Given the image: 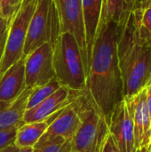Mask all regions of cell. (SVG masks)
Segmentation results:
<instances>
[{"label": "cell", "instance_id": "1", "mask_svg": "<svg viewBox=\"0 0 151 152\" xmlns=\"http://www.w3.org/2000/svg\"><path fill=\"white\" fill-rule=\"evenodd\" d=\"M120 27L114 22L98 29L86 75L85 88L106 117L124 99L123 81L117 56Z\"/></svg>", "mask_w": 151, "mask_h": 152}, {"label": "cell", "instance_id": "2", "mask_svg": "<svg viewBox=\"0 0 151 152\" xmlns=\"http://www.w3.org/2000/svg\"><path fill=\"white\" fill-rule=\"evenodd\" d=\"M117 56L124 98L129 99L151 81V36L140 26L135 10L120 27Z\"/></svg>", "mask_w": 151, "mask_h": 152}, {"label": "cell", "instance_id": "3", "mask_svg": "<svg viewBox=\"0 0 151 152\" xmlns=\"http://www.w3.org/2000/svg\"><path fill=\"white\" fill-rule=\"evenodd\" d=\"M52 46L53 65L57 80L61 86L71 90H84L86 69L74 35L70 32L61 33Z\"/></svg>", "mask_w": 151, "mask_h": 152}, {"label": "cell", "instance_id": "4", "mask_svg": "<svg viewBox=\"0 0 151 152\" xmlns=\"http://www.w3.org/2000/svg\"><path fill=\"white\" fill-rule=\"evenodd\" d=\"M36 1L35 12L29 21L22 58L44 43H50L53 45L61 33L60 17L54 2L53 0Z\"/></svg>", "mask_w": 151, "mask_h": 152}, {"label": "cell", "instance_id": "5", "mask_svg": "<svg viewBox=\"0 0 151 152\" xmlns=\"http://www.w3.org/2000/svg\"><path fill=\"white\" fill-rule=\"evenodd\" d=\"M36 0H23L19 11L10 20L5 49L0 61V77L22 58L25 40Z\"/></svg>", "mask_w": 151, "mask_h": 152}, {"label": "cell", "instance_id": "6", "mask_svg": "<svg viewBox=\"0 0 151 152\" xmlns=\"http://www.w3.org/2000/svg\"><path fill=\"white\" fill-rule=\"evenodd\" d=\"M74 103L81 125L71 140V145L74 152H85L93 144L101 123L106 117L86 88L80 91Z\"/></svg>", "mask_w": 151, "mask_h": 152}, {"label": "cell", "instance_id": "7", "mask_svg": "<svg viewBox=\"0 0 151 152\" xmlns=\"http://www.w3.org/2000/svg\"><path fill=\"white\" fill-rule=\"evenodd\" d=\"M25 84L36 88L47 84L55 77L53 65V46L44 43L24 58Z\"/></svg>", "mask_w": 151, "mask_h": 152}, {"label": "cell", "instance_id": "8", "mask_svg": "<svg viewBox=\"0 0 151 152\" xmlns=\"http://www.w3.org/2000/svg\"><path fill=\"white\" fill-rule=\"evenodd\" d=\"M57 8L60 22L61 31L70 32L74 35L79 48L82 53L85 62L86 75L88 71V56L85 41V32L82 11L81 0H53Z\"/></svg>", "mask_w": 151, "mask_h": 152}, {"label": "cell", "instance_id": "9", "mask_svg": "<svg viewBox=\"0 0 151 152\" xmlns=\"http://www.w3.org/2000/svg\"><path fill=\"white\" fill-rule=\"evenodd\" d=\"M109 132L113 136L120 152H136L133 122L124 98L113 109L107 118Z\"/></svg>", "mask_w": 151, "mask_h": 152}, {"label": "cell", "instance_id": "10", "mask_svg": "<svg viewBox=\"0 0 151 152\" xmlns=\"http://www.w3.org/2000/svg\"><path fill=\"white\" fill-rule=\"evenodd\" d=\"M74 102L58 113L35 147L41 146L53 140H72L81 125V119Z\"/></svg>", "mask_w": 151, "mask_h": 152}, {"label": "cell", "instance_id": "11", "mask_svg": "<svg viewBox=\"0 0 151 152\" xmlns=\"http://www.w3.org/2000/svg\"><path fill=\"white\" fill-rule=\"evenodd\" d=\"M125 100L133 122L135 149L139 150L149 147L151 144V119L147 105L146 88Z\"/></svg>", "mask_w": 151, "mask_h": 152}, {"label": "cell", "instance_id": "12", "mask_svg": "<svg viewBox=\"0 0 151 152\" xmlns=\"http://www.w3.org/2000/svg\"><path fill=\"white\" fill-rule=\"evenodd\" d=\"M80 91L71 90L61 86L52 95L36 107L27 110L23 117L24 123L41 121L56 114L58 111L70 104L78 96Z\"/></svg>", "mask_w": 151, "mask_h": 152}, {"label": "cell", "instance_id": "13", "mask_svg": "<svg viewBox=\"0 0 151 152\" xmlns=\"http://www.w3.org/2000/svg\"><path fill=\"white\" fill-rule=\"evenodd\" d=\"M25 89L24 58H21L0 77V102L13 101Z\"/></svg>", "mask_w": 151, "mask_h": 152}, {"label": "cell", "instance_id": "14", "mask_svg": "<svg viewBox=\"0 0 151 152\" xmlns=\"http://www.w3.org/2000/svg\"><path fill=\"white\" fill-rule=\"evenodd\" d=\"M34 88H28L13 101L0 102V129L22 125L28 98Z\"/></svg>", "mask_w": 151, "mask_h": 152}, {"label": "cell", "instance_id": "15", "mask_svg": "<svg viewBox=\"0 0 151 152\" xmlns=\"http://www.w3.org/2000/svg\"><path fill=\"white\" fill-rule=\"evenodd\" d=\"M102 2L103 0H81L88 62H90L92 49L100 23Z\"/></svg>", "mask_w": 151, "mask_h": 152}, {"label": "cell", "instance_id": "16", "mask_svg": "<svg viewBox=\"0 0 151 152\" xmlns=\"http://www.w3.org/2000/svg\"><path fill=\"white\" fill-rule=\"evenodd\" d=\"M134 3L135 0H103L98 29L110 22L121 27L133 11Z\"/></svg>", "mask_w": 151, "mask_h": 152}, {"label": "cell", "instance_id": "17", "mask_svg": "<svg viewBox=\"0 0 151 152\" xmlns=\"http://www.w3.org/2000/svg\"><path fill=\"white\" fill-rule=\"evenodd\" d=\"M60 111L51 116L50 118L41 121L23 123L17 131L14 145L19 149L34 148L35 145L39 141V139L42 137V135L45 133L52 121L54 119V118L58 115Z\"/></svg>", "mask_w": 151, "mask_h": 152}, {"label": "cell", "instance_id": "18", "mask_svg": "<svg viewBox=\"0 0 151 152\" xmlns=\"http://www.w3.org/2000/svg\"><path fill=\"white\" fill-rule=\"evenodd\" d=\"M61 86V85L57 80V78L53 77L47 84L34 88L29 98H28V104H27V110H30V109L36 107V105H38L39 103H41L43 101H44L46 98H48L50 95H52L55 91H57Z\"/></svg>", "mask_w": 151, "mask_h": 152}, {"label": "cell", "instance_id": "19", "mask_svg": "<svg viewBox=\"0 0 151 152\" xmlns=\"http://www.w3.org/2000/svg\"><path fill=\"white\" fill-rule=\"evenodd\" d=\"M33 152H74L71 140H53L33 148Z\"/></svg>", "mask_w": 151, "mask_h": 152}, {"label": "cell", "instance_id": "20", "mask_svg": "<svg viewBox=\"0 0 151 152\" xmlns=\"http://www.w3.org/2000/svg\"><path fill=\"white\" fill-rule=\"evenodd\" d=\"M23 0H0V17L11 20L19 11Z\"/></svg>", "mask_w": 151, "mask_h": 152}, {"label": "cell", "instance_id": "21", "mask_svg": "<svg viewBox=\"0 0 151 152\" xmlns=\"http://www.w3.org/2000/svg\"><path fill=\"white\" fill-rule=\"evenodd\" d=\"M109 132V127H108V123H107V119L106 118H104L101 123L100 128L98 130L97 135L93 142V144L91 145V147L86 151L85 152H101V146H102V142L107 135Z\"/></svg>", "mask_w": 151, "mask_h": 152}, {"label": "cell", "instance_id": "22", "mask_svg": "<svg viewBox=\"0 0 151 152\" xmlns=\"http://www.w3.org/2000/svg\"><path fill=\"white\" fill-rule=\"evenodd\" d=\"M140 26L151 36V4L142 9H136Z\"/></svg>", "mask_w": 151, "mask_h": 152}, {"label": "cell", "instance_id": "23", "mask_svg": "<svg viewBox=\"0 0 151 152\" xmlns=\"http://www.w3.org/2000/svg\"><path fill=\"white\" fill-rule=\"evenodd\" d=\"M21 125L7 129H0V150L14 144L15 136Z\"/></svg>", "mask_w": 151, "mask_h": 152}, {"label": "cell", "instance_id": "24", "mask_svg": "<svg viewBox=\"0 0 151 152\" xmlns=\"http://www.w3.org/2000/svg\"><path fill=\"white\" fill-rule=\"evenodd\" d=\"M10 20H6L2 17H0V61L2 60V57L4 55V52L5 49L6 45V39L10 26Z\"/></svg>", "mask_w": 151, "mask_h": 152}, {"label": "cell", "instance_id": "25", "mask_svg": "<svg viewBox=\"0 0 151 152\" xmlns=\"http://www.w3.org/2000/svg\"><path fill=\"white\" fill-rule=\"evenodd\" d=\"M101 152H120L113 136L110 134L109 132H108L101 146Z\"/></svg>", "mask_w": 151, "mask_h": 152}, {"label": "cell", "instance_id": "26", "mask_svg": "<svg viewBox=\"0 0 151 152\" xmlns=\"http://www.w3.org/2000/svg\"><path fill=\"white\" fill-rule=\"evenodd\" d=\"M146 88V99H147V105H148V109H149V112H150V116L151 119V81L147 85Z\"/></svg>", "mask_w": 151, "mask_h": 152}, {"label": "cell", "instance_id": "27", "mask_svg": "<svg viewBox=\"0 0 151 152\" xmlns=\"http://www.w3.org/2000/svg\"><path fill=\"white\" fill-rule=\"evenodd\" d=\"M151 4V0H135L134 3V9H142L146 6H148L149 4Z\"/></svg>", "mask_w": 151, "mask_h": 152}, {"label": "cell", "instance_id": "28", "mask_svg": "<svg viewBox=\"0 0 151 152\" xmlns=\"http://www.w3.org/2000/svg\"><path fill=\"white\" fill-rule=\"evenodd\" d=\"M19 150L20 149L18 147H16L14 144H12V145H10L3 150H0V152H18Z\"/></svg>", "mask_w": 151, "mask_h": 152}, {"label": "cell", "instance_id": "29", "mask_svg": "<svg viewBox=\"0 0 151 152\" xmlns=\"http://www.w3.org/2000/svg\"><path fill=\"white\" fill-rule=\"evenodd\" d=\"M18 152H33V148H21Z\"/></svg>", "mask_w": 151, "mask_h": 152}, {"label": "cell", "instance_id": "30", "mask_svg": "<svg viewBox=\"0 0 151 152\" xmlns=\"http://www.w3.org/2000/svg\"><path fill=\"white\" fill-rule=\"evenodd\" d=\"M150 146H149V147H146V148L139 149V150L136 151V152H149L150 151Z\"/></svg>", "mask_w": 151, "mask_h": 152}, {"label": "cell", "instance_id": "31", "mask_svg": "<svg viewBox=\"0 0 151 152\" xmlns=\"http://www.w3.org/2000/svg\"><path fill=\"white\" fill-rule=\"evenodd\" d=\"M149 152H151V144H150V151Z\"/></svg>", "mask_w": 151, "mask_h": 152}, {"label": "cell", "instance_id": "32", "mask_svg": "<svg viewBox=\"0 0 151 152\" xmlns=\"http://www.w3.org/2000/svg\"><path fill=\"white\" fill-rule=\"evenodd\" d=\"M150 143H151V131H150Z\"/></svg>", "mask_w": 151, "mask_h": 152}]
</instances>
